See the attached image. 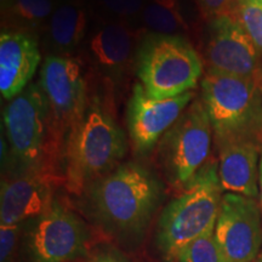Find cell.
<instances>
[{
  "label": "cell",
  "mask_w": 262,
  "mask_h": 262,
  "mask_svg": "<svg viewBox=\"0 0 262 262\" xmlns=\"http://www.w3.org/2000/svg\"><path fill=\"white\" fill-rule=\"evenodd\" d=\"M215 229L194 239L180 250L178 262H226L215 238Z\"/></svg>",
  "instance_id": "20"
},
{
  "label": "cell",
  "mask_w": 262,
  "mask_h": 262,
  "mask_svg": "<svg viewBox=\"0 0 262 262\" xmlns=\"http://www.w3.org/2000/svg\"><path fill=\"white\" fill-rule=\"evenodd\" d=\"M219 166L208 162L181 194L173 198L158 219L156 243L166 260L175 261L182 248L215 229L222 202Z\"/></svg>",
  "instance_id": "4"
},
{
  "label": "cell",
  "mask_w": 262,
  "mask_h": 262,
  "mask_svg": "<svg viewBox=\"0 0 262 262\" xmlns=\"http://www.w3.org/2000/svg\"><path fill=\"white\" fill-rule=\"evenodd\" d=\"M254 262H262V250H261L260 255H258V256L256 257V260H255Z\"/></svg>",
  "instance_id": "28"
},
{
  "label": "cell",
  "mask_w": 262,
  "mask_h": 262,
  "mask_svg": "<svg viewBox=\"0 0 262 262\" xmlns=\"http://www.w3.org/2000/svg\"><path fill=\"white\" fill-rule=\"evenodd\" d=\"M101 3L107 11L122 18L140 14L147 4L146 0H101Z\"/></svg>",
  "instance_id": "24"
},
{
  "label": "cell",
  "mask_w": 262,
  "mask_h": 262,
  "mask_svg": "<svg viewBox=\"0 0 262 262\" xmlns=\"http://www.w3.org/2000/svg\"><path fill=\"white\" fill-rule=\"evenodd\" d=\"M55 119L63 135H70L89 107L88 85L81 63L68 55H49L39 77Z\"/></svg>",
  "instance_id": "10"
},
{
  "label": "cell",
  "mask_w": 262,
  "mask_h": 262,
  "mask_svg": "<svg viewBox=\"0 0 262 262\" xmlns=\"http://www.w3.org/2000/svg\"><path fill=\"white\" fill-rule=\"evenodd\" d=\"M262 81L206 71L201 98L210 119L216 146L233 141L262 145Z\"/></svg>",
  "instance_id": "5"
},
{
  "label": "cell",
  "mask_w": 262,
  "mask_h": 262,
  "mask_svg": "<svg viewBox=\"0 0 262 262\" xmlns=\"http://www.w3.org/2000/svg\"><path fill=\"white\" fill-rule=\"evenodd\" d=\"M194 98V91H187L175 97L157 100L146 94L142 85H135L126 111L127 131L135 153L146 156L155 149Z\"/></svg>",
  "instance_id": "12"
},
{
  "label": "cell",
  "mask_w": 262,
  "mask_h": 262,
  "mask_svg": "<svg viewBox=\"0 0 262 262\" xmlns=\"http://www.w3.org/2000/svg\"><path fill=\"white\" fill-rule=\"evenodd\" d=\"M235 17L262 51V0H241Z\"/></svg>",
  "instance_id": "21"
},
{
  "label": "cell",
  "mask_w": 262,
  "mask_h": 262,
  "mask_svg": "<svg viewBox=\"0 0 262 262\" xmlns=\"http://www.w3.org/2000/svg\"><path fill=\"white\" fill-rule=\"evenodd\" d=\"M126 152V135L114 117L97 101L90 102L83 119L66 140V186L70 192L80 194L118 168Z\"/></svg>",
  "instance_id": "3"
},
{
  "label": "cell",
  "mask_w": 262,
  "mask_h": 262,
  "mask_svg": "<svg viewBox=\"0 0 262 262\" xmlns=\"http://www.w3.org/2000/svg\"><path fill=\"white\" fill-rule=\"evenodd\" d=\"M214 233L226 262H254L262 250V216L258 202L225 193Z\"/></svg>",
  "instance_id": "11"
},
{
  "label": "cell",
  "mask_w": 262,
  "mask_h": 262,
  "mask_svg": "<svg viewBox=\"0 0 262 262\" xmlns=\"http://www.w3.org/2000/svg\"><path fill=\"white\" fill-rule=\"evenodd\" d=\"M55 176L41 172L12 173L3 179L0 192L2 226L25 225L44 214L54 203Z\"/></svg>",
  "instance_id": "13"
},
{
  "label": "cell",
  "mask_w": 262,
  "mask_h": 262,
  "mask_svg": "<svg viewBox=\"0 0 262 262\" xmlns=\"http://www.w3.org/2000/svg\"><path fill=\"white\" fill-rule=\"evenodd\" d=\"M12 0H0V4H2V10H5L8 8L10 3H11Z\"/></svg>",
  "instance_id": "27"
},
{
  "label": "cell",
  "mask_w": 262,
  "mask_h": 262,
  "mask_svg": "<svg viewBox=\"0 0 262 262\" xmlns=\"http://www.w3.org/2000/svg\"><path fill=\"white\" fill-rule=\"evenodd\" d=\"M3 126L14 173L52 175L55 160L63 157L66 136L55 119L40 84L31 83L3 111Z\"/></svg>",
  "instance_id": "2"
},
{
  "label": "cell",
  "mask_w": 262,
  "mask_h": 262,
  "mask_svg": "<svg viewBox=\"0 0 262 262\" xmlns=\"http://www.w3.org/2000/svg\"><path fill=\"white\" fill-rule=\"evenodd\" d=\"M35 38L28 32L6 29L0 35V93L11 101L24 91L40 63Z\"/></svg>",
  "instance_id": "14"
},
{
  "label": "cell",
  "mask_w": 262,
  "mask_h": 262,
  "mask_svg": "<svg viewBox=\"0 0 262 262\" xmlns=\"http://www.w3.org/2000/svg\"><path fill=\"white\" fill-rule=\"evenodd\" d=\"M137 34L139 32L124 21L110 22L98 28L90 39V51L100 70L111 78L120 79L136 54Z\"/></svg>",
  "instance_id": "16"
},
{
  "label": "cell",
  "mask_w": 262,
  "mask_h": 262,
  "mask_svg": "<svg viewBox=\"0 0 262 262\" xmlns=\"http://www.w3.org/2000/svg\"><path fill=\"white\" fill-rule=\"evenodd\" d=\"M95 221L108 233L135 238L145 232L163 198V185L146 166L120 164L84 191Z\"/></svg>",
  "instance_id": "1"
},
{
  "label": "cell",
  "mask_w": 262,
  "mask_h": 262,
  "mask_svg": "<svg viewBox=\"0 0 262 262\" xmlns=\"http://www.w3.org/2000/svg\"><path fill=\"white\" fill-rule=\"evenodd\" d=\"M262 51L234 16L208 22L203 62L206 71L262 81Z\"/></svg>",
  "instance_id": "9"
},
{
  "label": "cell",
  "mask_w": 262,
  "mask_h": 262,
  "mask_svg": "<svg viewBox=\"0 0 262 262\" xmlns=\"http://www.w3.org/2000/svg\"><path fill=\"white\" fill-rule=\"evenodd\" d=\"M86 24V12L78 3H64L57 6L49 21L51 47L62 54H70L83 40Z\"/></svg>",
  "instance_id": "17"
},
{
  "label": "cell",
  "mask_w": 262,
  "mask_h": 262,
  "mask_svg": "<svg viewBox=\"0 0 262 262\" xmlns=\"http://www.w3.org/2000/svg\"><path fill=\"white\" fill-rule=\"evenodd\" d=\"M261 146L255 141H233L216 146L219 178L226 193L258 199Z\"/></svg>",
  "instance_id": "15"
},
{
  "label": "cell",
  "mask_w": 262,
  "mask_h": 262,
  "mask_svg": "<svg viewBox=\"0 0 262 262\" xmlns=\"http://www.w3.org/2000/svg\"><path fill=\"white\" fill-rule=\"evenodd\" d=\"M214 133L202 98L186 108L157 145V157L171 185L185 188L210 156Z\"/></svg>",
  "instance_id": "7"
},
{
  "label": "cell",
  "mask_w": 262,
  "mask_h": 262,
  "mask_svg": "<svg viewBox=\"0 0 262 262\" xmlns=\"http://www.w3.org/2000/svg\"><path fill=\"white\" fill-rule=\"evenodd\" d=\"M241 0H196L199 11L206 21L237 15Z\"/></svg>",
  "instance_id": "22"
},
{
  "label": "cell",
  "mask_w": 262,
  "mask_h": 262,
  "mask_svg": "<svg viewBox=\"0 0 262 262\" xmlns=\"http://www.w3.org/2000/svg\"><path fill=\"white\" fill-rule=\"evenodd\" d=\"M261 88H262V83H261Z\"/></svg>",
  "instance_id": "29"
},
{
  "label": "cell",
  "mask_w": 262,
  "mask_h": 262,
  "mask_svg": "<svg viewBox=\"0 0 262 262\" xmlns=\"http://www.w3.org/2000/svg\"><path fill=\"white\" fill-rule=\"evenodd\" d=\"M25 225L0 226V261L9 262L19 237L24 233Z\"/></svg>",
  "instance_id": "23"
},
{
  "label": "cell",
  "mask_w": 262,
  "mask_h": 262,
  "mask_svg": "<svg viewBox=\"0 0 262 262\" xmlns=\"http://www.w3.org/2000/svg\"><path fill=\"white\" fill-rule=\"evenodd\" d=\"M54 8V0H12L5 15L16 27L14 31H34L50 21Z\"/></svg>",
  "instance_id": "19"
},
{
  "label": "cell",
  "mask_w": 262,
  "mask_h": 262,
  "mask_svg": "<svg viewBox=\"0 0 262 262\" xmlns=\"http://www.w3.org/2000/svg\"><path fill=\"white\" fill-rule=\"evenodd\" d=\"M25 225L22 251L27 262H67L85 253L86 226L60 203L54 202L44 214Z\"/></svg>",
  "instance_id": "8"
},
{
  "label": "cell",
  "mask_w": 262,
  "mask_h": 262,
  "mask_svg": "<svg viewBox=\"0 0 262 262\" xmlns=\"http://www.w3.org/2000/svg\"><path fill=\"white\" fill-rule=\"evenodd\" d=\"M258 205H260L262 216V150L260 157V168H258Z\"/></svg>",
  "instance_id": "26"
},
{
  "label": "cell",
  "mask_w": 262,
  "mask_h": 262,
  "mask_svg": "<svg viewBox=\"0 0 262 262\" xmlns=\"http://www.w3.org/2000/svg\"><path fill=\"white\" fill-rule=\"evenodd\" d=\"M142 19L152 33L180 35L188 31L179 0H150L143 9Z\"/></svg>",
  "instance_id": "18"
},
{
  "label": "cell",
  "mask_w": 262,
  "mask_h": 262,
  "mask_svg": "<svg viewBox=\"0 0 262 262\" xmlns=\"http://www.w3.org/2000/svg\"><path fill=\"white\" fill-rule=\"evenodd\" d=\"M91 262H127L126 258H124L116 250H102L94 256Z\"/></svg>",
  "instance_id": "25"
},
{
  "label": "cell",
  "mask_w": 262,
  "mask_h": 262,
  "mask_svg": "<svg viewBox=\"0 0 262 262\" xmlns=\"http://www.w3.org/2000/svg\"><path fill=\"white\" fill-rule=\"evenodd\" d=\"M135 67L146 94L165 100L194 90L204 62L186 38L150 32L139 41Z\"/></svg>",
  "instance_id": "6"
}]
</instances>
